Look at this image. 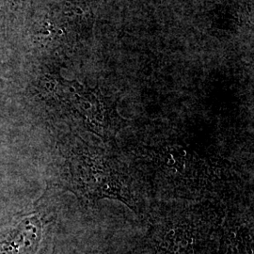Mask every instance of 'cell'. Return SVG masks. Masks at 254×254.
<instances>
[{
  "instance_id": "obj_2",
  "label": "cell",
  "mask_w": 254,
  "mask_h": 254,
  "mask_svg": "<svg viewBox=\"0 0 254 254\" xmlns=\"http://www.w3.org/2000/svg\"><path fill=\"white\" fill-rule=\"evenodd\" d=\"M44 226L38 216L25 218L0 241V254H37L43 240Z\"/></svg>"
},
{
  "instance_id": "obj_4",
  "label": "cell",
  "mask_w": 254,
  "mask_h": 254,
  "mask_svg": "<svg viewBox=\"0 0 254 254\" xmlns=\"http://www.w3.org/2000/svg\"><path fill=\"white\" fill-rule=\"evenodd\" d=\"M2 71H3V64H2L1 59H0V74L2 73Z\"/></svg>"
},
{
  "instance_id": "obj_1",
  "label": "cell",
  "mask_w": 254,
  "mask_h": 254,
  "mask_svg": "<svg viewBox=\"0 0 254 254\" xmlns=\"http://www.w3.org/2000/svg\"><path fill=\"white\" fill-rule=\"evenodd\" d=\"M74 177L90 198H112L129 205V192L116 169L109 161L96 156H83L75 167Z\"/></svg>"
},
{
  "instance_id": "obj_3",
  "label": "cell",
  "mask_w": 254,
  "mask_h": 254,
  "mask_svg": "<svg viewBox=\"0 0 254 254\" xmlns=\"http://www.w3.org/2000/svg\"><path fill=\"white\" fill-rule=\"evenodd\" d=\"M219 254H254L251 234L244 230H226L221 238Z\"/></svg>"
}]
</instances>
